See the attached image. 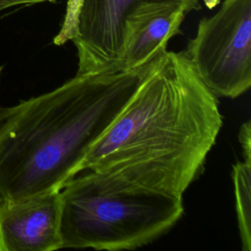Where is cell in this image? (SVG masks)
Returning a JSON list of instances; mask_svg holds the SVG:
<instances>
[{"mask_svg": "<svg viewBox=\"0 0 251 251\" xmlns=\"http://www.w3.org/2000/svg\"><path fill=\"white\" fill-rule=\"evenodd\" d=\"M223 126L217 95L184 51L146 65L136 89L77 168L109 173L182 197Z\"/></svg>", "mask_w": 251, "mask_h": 251, "instance_id": "obj_1", "label": "cell"}, {"mask_svg": "<svg viewBox=\"0 0 251 251\" xmlns=\"http://www.w3.org/2000/svg\"><path fill=\"white\" fill-rule=\"evenodd\" d=\"M145 67L75 75L49 92L0 107V201L60 191L127 103Z\"/></svg>", "mask_w": 251, "mask_h": 251, "instance_id": "obj_2", "label": "cell"}, {"mask_svg": "<svg viewBox=\"0 0 251 251\" xmlns=\"http://www.w3.org/2000/svg\"><path fill=\"white\" fill-rule=\"evenodd\" d=\"M87 172L60 190L62 248L135 249L171 229L183 213L182 197Z\"/></svg>", "mask_w": 251, "mask_h": 251, "instance_id": "obj_3", "label": "cell"}, {"mask_svg": "<svg viewBox=\"0 0 251 251\" xmlns=\"http://www.w3.org/2000/svg\"><path fill=\"white\" fill-rule=\"evenodd\" d=\"M183 51L217 96L246 92L251 85V0H224L218 12L201 19Z\"/></svg>", "mask_w": 251, "mask_h": 251, "instance_id": "obj_4", "label": "cell"}, {"mask_svg": "<svg viewBox=\"0 0 251 251\" xmlns=\"http://www.w3.org/2000/svg\"><path fill=\"white\" fill-rule=\"evenodd\" d=\"M155 2H178L200 9L199 0H80L67 35L77 53L76 75L120 72L126 19L139 6Z\"/></svg>", "mask_w": 251, "mask_h": 251, "instance_id": "obj_5", "label": "cell"}, {"mask_svg": "<svg viewBox=\"0 0 251 251\" xmlns=\"http://www.w3.org/2000/svg\"><path fill=\"white\" fill-rule=\"evenodd\" d=\"M60 216V191L0 201V251L61 249Z\"/></svg>", "mask_w": 251, "mask_h": 251, "instance_id": "obj_6", "label": "cell"}, {"mask_svg": "<svg viewBox=\"0 0 251 251\" xmlns=\"http://www.w3.org/2000/svg\"><path fill=\"white\" fill-rule=\"evenodd\" d=\"M194 10L192 6L178 2L139 6L126 19L120 72L141 69L166 51L169 40L181 32L180 25L185 16Z\"/></svg>", "mask_w": 251, "mask_h": 251, "instance_id": "obj_7", "label": "cell"}, {"mask_svg": "<svg viewBox=\"0 0 251 251\" xmlns=\"http://www.w3.org/2000/svg\"><path fill=\"white\" fill-rule=\"evenodd\" d=\"M231 177L235 195L237 224L244 251L251 250V161H238L232 166Z\"/></svg>", "mask_w": 251, "mask_h": 251, "instance_id": "obj_8", "label": "cell"}, {"mask_svg": "<svg viewBox=\"0 0 251 251\" xmlns=\"http://www.w3.org/2000/svg\"><path fill=\"white\" fill-rule=\"evenodd\" d=\"M80 0H68L67 1V8H66V13L64 16V20L61 25V28L57 35L53 39V43L55 45H63L67 43V35L75 22L76 12L79 6Z\"/></svg>", "mask_w": 251, "mask_h": 251, "instance_id": "obj_9", "label": "cell"}, {"mask_svg": "<svg viewBox=\"0 0 251 251\" xmlns=\"http://www.w3.org/2000/svg\"><path fill=\"white\" fill-rule=\"evenodd\" d=\"M238 140L242 148L243 160L251 161V125L250 121H246L240 126Z\"/></svg>", "mask_w": 251, "mask_h": 251, "instance_id": "obj_10", "label": "cell"}, {"mask_svg": "<svg viewBox=\"0 0 251 251\" xmlns=\"http://www.w3.org/2000/svg\"><path fill=\"white\" fill-rule=\"evenodd\" d=\"M55 0H0V11L16 7V6H28L39 4L43 2H54Z\"/></svg>", "mask_w": 251, "mask_h": 251, "instance_id": "obj_11", "label": "cell"}, {"mask_svg": "<svg viewBox=\"0 0 251 251\" xmlns=\"http://www.w3.org/2000/svg\"><path fill=\"white\" fill-rule=\"evenodd\" d=\"M2 69H3V67H2V66H0V76H1V73H2Z\"/></svg>", "mask_w": 251, "mask_h": 251, "instance_id": "obj_12", "label": "cell"}]
</instances>
